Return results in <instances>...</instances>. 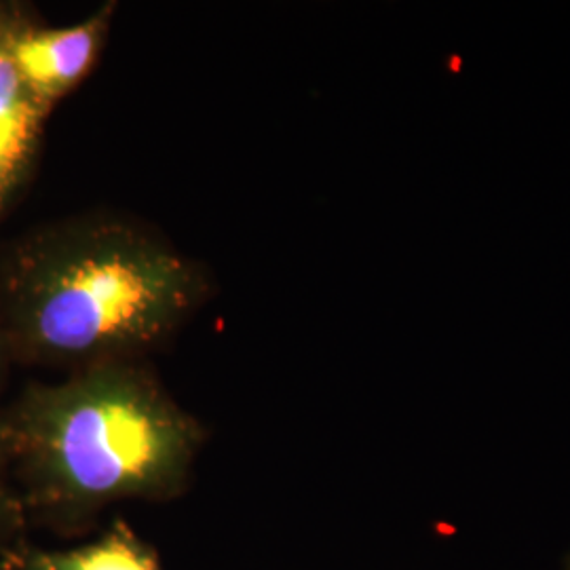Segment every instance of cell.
Wrapping results in <instances>:
<instances>
[{
	"label": "cell",
	"instance_id": "1",
	"mask_svg": "<svg viewBox=\"0 0 570 570\" xmlns=\"http://www.w3.org/2000/svg\"><path fill=\"white\" fill-rule=\"evenodd\" d=\"M2 423L28 522L63 537L94 529L121 501L178 499L205 440L202 423L134 362L35 385Z\"/></svg>",
	"mask_w": 570,
	"mask_h": 570
},
{
	"label": "cell",
	"instance_id": "2",
	"mask_svg": "<svg viewBox=\"0 0 570 570\" xmlns=\"http://www.w3.org/2000/svg\"><path fill=\"white\" fill-rule=\"evenodd\" d=\"M205 294L199 266L140 226L79 218L20 247L4 277L23 355L87 367L164 343Z\"/></svg>",
	"mask_w": 570,
	"mask_h": 570
},
{
	"label": "cell",
	"instance_id": "3",
	"mask_svg": "<svg viewBox=\"0 0 570 570\" xmlns=\"http://www.w3.org/2000/svg\"><path fill=\"white\" fill-rule=\"evenodd\" d=\"M112 4H106L87 20L68 28L9 30V53L23 87L47 112L85 79L100 53L112 20Z\"/></svg>",
	"mask_w": 570,
	"mask_h": 570
},
{
	"label": "cell",
	"instance_id": "4",
	"mask_svg": "<svg viewBox=\"0 0 570 570\" xmlns=\"http://www.w3.org/2000/svg\"><path fill=\"white\" fill-rule=\"evenodd\" d=\"M9 30L11 21L0 18V212L26 171L45 117L13 66Z\"/></svg>",
	"mask_w": 570,
	"mask_h": 570
},
{
	"label": "cell",
	"instance_id": "5",
	"mask_svg": "<svg viewBox=\"0 0 570 570\" xmlns=\"http://www.w3.org/2000/svg\"><path fill=\"white\" fill-rule=\"evenodd\" d=\"M2 570H164L157 550L127 522L117 520L100 539L72 550L30 548L13 551Z\"/></svg>",
	"mask_w": 570,
	"mask_h": 570
},
{
	"label": "cell",
	"instance_id": "6",
	"mask_svg": "<svg viewBox=\"0 0 570 570\" xmlns=\"http://www.w3.org/2000/svg\"><path fill=\"white\" fill-rule=\"evenodd\" d=\"M28 527V515L23 510L20 494L0 478V564L26 546L23 532Z\"/></svg>",
	"mask_w": 570,
	"mask_h": 570
},
{
	"label": "cell",
	"instance_id": "7",
	"mask_svg": "<svg viewBox=\"0 0 570 570\" xmlns=\"http://www.w3.org/2000/svg\"><path fill=\"white\" fill-rule=\"evenodd\" d=\"M7 463V431H4V423L0 419V465Z\"/></svg>",
	"mask_w": 570,
	"mask_h": 570
},
{
	"label": "cell",
	"instance_id": "8",
	"mask_svg": "<svg viewBox=\"0 0 570 570\" xmlns=\"http://www.w3.org/2000/svg\"><path fill=\"white\" fill-rule=\"evenodd\" d=\"M0 366H2V343H0Z\"/></svg>",
	"mask_w": 570,
	"mask_h": 570
},
{
	"label": "cell",
	"instance_id": "9",
	"mask_svg": "<svg viewBox=\"0 0 570 570\" xmlns=\"http://www.w3.org/2000/svg\"><path fill=\"white\" fill-rule=\"evenodd\" d=\"M569 570H570V556H569Z\"/></svg>",
	"mask_w": 570,
	"mask_h": 570
}]
</instances>
